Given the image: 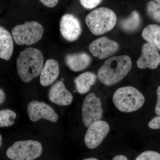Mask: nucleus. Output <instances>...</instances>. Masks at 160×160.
I'll return each mask as SVG.
<instances>
[{
    "mask_svg": "<svg viewBox=\"0 0 160 160\" xmlns=\"http://www.w3.org/2000/svg\"><path fill=\"white\" fill-rule=\"evenodd\" d=\"M132 66L131 59L128 56L112 57L105 61L99 69L98 79L106 86L115 85L129 73Z\"/></svg>",
    "mask_w": 160,
    "mask_h": 160,
    "instance_id": "obj_1",
    "label": "nucleus"
},
{
    "mask_svg": "<svg viewBox=\"0 0 160 160\" xmlns=\"http://www.w3.org/2000/svg\"><path fill=\"white\" fill-rule=\"evenodd\" d=\"M112 102L120 111L129 113L142 108L145 103V98L142 93L135 87L125 86L115 92Z\"/></svg>",
    "mask_w": 160,
    "mask_h": 160,
    "instance_id": "obj_3",
    "label": "nucleus"
},
{
    "mask_svg": "<svg viewBox=\"0 0 160 160\" xmlns=\"http://www.w3.org/2000/svg\"><path fill=\"white\" fill-rule=\"evenodd\" d=\"M16 117V113L10 109L0 110V127L12 126Z\"/></svg>",
    "mask_w": 160,
    "mask_h": 160,
    "instance_id": "obj_20",
    "label": "nucleus"
},
{
    "mask_svg": "<svg viewBox=\"0 0 160 160\" xmlns=\"http://www.w3.org/2000/svg\"><path fill=\"white\" fill-rule=\"evenodd\" d=\"M82 115L83 124L87 128L95 122L101 120L102 117V102L93 92L89 93L84 99Z\"/></svg>",
    "mask_w": 160,
    "mask_h": 160,
    "instance_id": "obj_7",
    "label": "nucleus"
},
{
    "mask_svg": "<svg viewBox=\"0 0 160 160\" xmlns=\"http://www.w3.org/2000/svg\"><path fill=\"white\" fill-rule=\"evenodd\" d=\"M110 130V126L106 121L100 120L95 122L88 128L84 142L89 149L97 148L102 142Z\"/></svg>",
    "mask_w": 160,
    "mask_h": 160,
    "instance_id": "obj_8",
    "label": "nucleus"
},
{
    "mask_svg": "<svg viewBox=\"0 0 160 160\" xmlns=\"http://www.w3.org/2000/svg\"><path fill=\"white\" fill-rule=\"evenodd\" d=\"M97 78V76L91 72H86L80 74L74 80L76 88L78 93L82 94L88 92Z\"/></svg>",
    "mask_w": 160,
    "mask_h": 160,
    "instance_id": "obj_17",
    "label": "nucleus"
},
{
    "mask_svg": "<svg viewBox=\"0 0 160 160\" xmlns=\"http://www.w3.org/2000/svg\"><path fill=\"white\" fill-rule=\"evenodd\" d=\"M102 0H80L81 5L87 9H92L96 7Z\"/></svg>",
    "mask_w": 160,
    "mask_h": 160,
    "instance_id": "obj_23",
    "label": "nucleus"
},
{
    "mask_svg": "<svg viewBox=\"0 0 160 160\" xmlns=\"http://www.w3.org/2000/svg\"><path fill=\"white\" fill-rule=\"evenodd\" d=\"M119 49L115 41L103 37L95 40L89 46V51L95 57L100 59L106 58L114 54Z\"/></svg>",
    "mask_w": 160,
    "mask_h": 160,
    "instance_id": "obj_10",
    "label": "nucleus"
},
{
    "mask_svg": "<svg viewBox=\"0 0 160 160\" xmlns=\"http://www.w3.org/2000/svg\"><path fill=\"white\" fill-rule=\"evenodd\" d=\"M59 73L58 61L53 59L47 60L40 74V84L45 87L50 86L57 79Z\"/></svg>",
    "mask_w": 160,
    "mask_h": 160,
    "instance_id": "obj_14",
    "label": "nucleus"
},
{
    "mask_svg": "<svg viewBox=\"0 0 160 160\" xmlns=\"http://www.w3.org/2000/svg\"><path fill=\"white\" fill-rule=\"evenodd\" d=\"M141 25V18L137 12H132L128 18L120 21L119 26L124 31L128 32L136 31Z\"/></svg>",
    "mask_w": 160,
    "mask_h": 160,
    "instance_id": "obj_19",
    "label": "nucleus"
},
{
    "mask_svg": "<svg viewBox=\"0 0 160 160\" xmlns=\"http://www.w3.org/2000/svg\"><path fill=\"white\" fill-rule=\"evenodd\" d=\"M135 160H160V153L157 152L147 150L139 155Z\"/></svg>",
    "mask_w": 160,
    "mask_h": 160,
    "instance_id": "obj_22",
    "label": "nucleus"
},
{
    "mask_svg": "<svg viewBox=\"0 0 160 160\" xmlns=\"http://www.w3.org/2000/svg\"><path fill=\"white\" fill-rule=\"evenodd\" d=\"M2 138L1 135L0 134V147L2 146Z\"/></svg>",
    "mask_w": 160,
    "mask_h": 160,
    "instance_id": "obj_30",
    "label": "nucleus"
},
{
    "mask_svg": "<svg viewBox=\"0 0 160 160\" xmlns=\"http://www.w3.org/2000/svg\"><path fill=\"white\" fill-rule=\"evenodd\" d=\"M40 1L46 7L53 8L57 5L59 0H40Z\"/></svg>",
    "mask_w": 160,
    "mask_h": 160,
    "instance_id": "obj_26",
    "label": "nucleus"
},
{
    "mask_svg": "<svg viewBox=\"0 0 160 160\" xmlns=\"http://www.w3.org/2000/svg\"><path fill=\"white\" fill-rule=\"evenodd\" d=\"M13 52L12 35L8 30L0 26V58L9 61Z\"/></svg>",
    "mask_w": 160,
    "mask_h": 160,
    "instance_id": "obj_16",
    "label": "nucleus"
},
{
    "mask_svg": "<svg viewBox=\"0 0 160 160\" xmlns=\"http://www.w3.org/2000/svg\"><path fill=\"white\" fill-rule=\"evenodd\" d=\"M112 160H129L127 157L123 155H118L113 157Z\"/></svg>",
    "mask_w": 160,
    "mask_h": 160,
    "instance_id": "obj_28",
    "label": "nucleus"
},
{
    "mask_svg": "<svg viewBox=\"0 0 160 160\" xmlns=\"http://www.w3.org/2000/svg\"><path fill=\"white\" fill-rule=\"evenodd\" d=\"M157 101L155 107V112L157 115H160V86L157 89Z\"/></svg>",
    "mask_w": 160,
    "mask_h": 160,
    "instance_id": "obj_25",
    "label": "nucleus"
},
{
    "mask_svg": "<svg viewBox=\"0 0 160 160\" xmlns=\"http://www.w3.org/2000/svg\"><path fill=\"white\" fill-rule=\"evenodd\" d=\"M148 125L149 128L152 129H160V115L152 119Z\"/></svg>",
    "mask_w": 160,
    "mask_h": 160,
    "instance_id": "obj_24",
    "label": "nucleus"
},
{
    "mask_svg": "<svg viewBox=\"0 0 160 160\" xmlns=\"http://www.w3.org/2000/svg\"><path fill=\"white\" fill-rule=\"evenodd\" d=\"M49 100L52 102L60 106L71 105L73 98L62 81H58L53 84L49 92Z\"/></svg>",
    "mask_w": 160,
    "mask_h": 160,
    "instance_id": "obj_13",
    "label": "nucleus"
},
{
    "mask_svg": "<svg viewBox=\"0 0 160 160\" xmlns=\"http://www.w3.org/2000/svg\"><path fill=\"white\" fill-rule=\"evenodd\" d=\"M160 64V55L158 49L149 43L144 44L142 47V55L137 62L138 68L154 69Z\"/></svg>",
    "mask_w": 160,
    "mask_h": 160,
    "instance_id": "obj_12",
    "label": "nucleus"
},
{
    "mask_svg": "<svg viewBox=\"0 0 160 160\" xmlns=\"http://www.w3.org/2000/svg\"><path fill=\"white\" fill-rule=\"evenodd\" d=\"M142 37L148 43L160 50V26L151 24L146 26L142 32Z\"/></svg>",
    "mask_w": 160,
    "mask_h": 160,
    "instance_id": "obj_18",
    "label": "nucleus"
},
{
    "mask_svg": "<svg viewBox=\"0 0 160 160\" xmlns=\"http://www.w3.org/2000/svg\"><path fill=\"white\" fill-rule=\"evenodd\" d=\"M27 112L29 120L33 122L44 119L54 123L57 122L59 118L58 115L51 106L44 102L36 100L28 104Z\"/></svg>",
    "mask_w": 160,
    "mask_h": 160,
    "instance_id": "obj_9",
    "label": "nucleus"
},
{
    "mask_svg": "<svg viewBox=\"0 0 160 160\" xmlns=\"http://www.w3.org/2000/svg\"><path fill=\"white\" fill-rule=\"evenodd\" d=\"M6 94L2 89H0V105L2 104L6 99Z\"/></svg>",
    "mask_w": 160,
    "mask_h": 160,
    "instance_id": "obj_27",
    "label": "nucleus"
},
{
    "mask_svg": "<svg viewBox=\"0 0 160 160\" xmlns=\"http://www.w3.org/2000/svg\"><path fill=\"white\" fill-rule=\"evenodd\" d=\"M43 32L44 28L42 25L31 21L15 26L12 35L18 45L30 46L39 42L42 38Z\"/></svg>",
    "mask_w": 160,
    "mask_h": 160,
    "instance_id": "obj_6",
    "label": "nucleus"
},
{
    "mask_svg": "<svg viewBox=\"0 0 160 160\" xmlns=\"http://www.w3.org/2000/svg\"><path fill=\"white\" fill-rule=\"evenodd\" d=\"M43 152L42 144L34 140L15 142L6 152L7 157L11 160H34Z\"/></svg>",
    "mask_w": 160,
    "mask_h": 160,
    "instance_id": "obj_5",
    "label": "nucleus"
},
{
    "mask_svg": "<svg viewBox=\"0 0 160 160\" xmlns=\"http://www.w3.org/2000/svg\"><path fill=\"white\" fill-rule=\"evenodd\" d=\"M146 10L148 15L156 22L160 23V6L155 2L150 1L147 3Z\"/></svg>",
    "mask_w": 160,
    "mask_h": 160,
    "instance_id": "obj_21",
    "label": "nucleus"
},
{
    "mask_svg": "<svg viewBox=\"0 0 160 160\" xmlns=\"http://www.w3.org/2000/svg\"><path fill=\"white\" fill-rule=\"evenodd\" d=\"M154 1L156 2V3H157L160 6V0H154Z\"/></svg>",
    "mask_w": 160,
    "mask_h": 160,
    "instance_id": "obj_31",
    "label": "nucleus"
},
{
    "mask_svg": "<svg viewBox=\"0 0 160 160\" xmlns=\"http://www.w3.org/2000/svg\"><path fill=\"white\" fill-rule=\"evenodd\" d=\"M17 69L20 79L29 83L41 74L44 67V57L40 50L26 48L20 52L17 60Z\"/></svg>",
    "mask_w": 160,
    "mask_h": 160,
    "instance_id": "obj_2",
    "label": "nucleus"
},
{
    "mask_svg": "<svg viewBox=\"0 0 160 160\" xmlns=\"http://www.w3.org/2000/svg\"><path fill=\"white\" fill-rule=\"evenodd\" d=\"M83 160H98V159L96 158H87L84 159Z\"/></svg>",
    "mask_w": 160,
    "mask_h": 160,
    "instance_id": "obj_29",
    "label": "nucleus"
},
{
    "mask_svg": "<svg viewBox=\"0 0 160 160\" xmlns=\"http://www.w3.org/2000/svg\"><path fill=\"white\" fill-rule=\"evenodd\" d=\"M85 22L92 34L101 35L114 28L117 22L116 15L109 8L101 7L87 15Z\"/></svg>",
    "mask_w": 160,
    "mask_h": 160,
    "instance_id": "obj_4",
    "label": "nucleus"
},
{
    "mask_svg": "<svg viewBox=\"0 0 160 160\" xmlns=\"http://www.w3.org/2000/svg\"><path fill=\"white\" fill-rule=\"evenodd\" d=\"M65 62L70 70L80 72L85 70L90 65L91 58L86 52H79L67 55Z\"/></svg>",
    "mask_w": 160,
    "mask_h": 160,
    "instance_id": "obj_15",
    "label": "nucleus"
},
{
    "mask_svg": "<svg viewBox=\"0 0 160 160\" xmlns=\"http://www.w3.org/2000/svg\"><path fill=\"white\" fill-rule=\"evenodd\" d=\"M60 29L63 37L69 42H73L77 40L82 32L79 20L71 14H65L62 17Z\"/></svg>",
    "mask_w": 160,
    "mask_h": 160,
    "instance_id": "obj_11",
    "label": "nucleus"
}]
</instances>
